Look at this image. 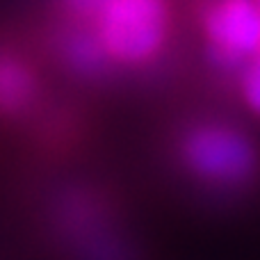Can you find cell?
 Wrapping results in <instances>:
<instances>
[{"label":"cell","instance_id":"5b68a950","mask_svg":"<svg viewBox=\"0 0 260 260\" xmlns=\"http://www.w3.org/2000/svg\"><path fill=\"white\" fill-rule=\"evenodd\" d=\"M35 82L32 76L16 59H0V108L18 110L30 101Z\"/></svg>","mask_w":260,"mask_h":260},{"label":"cell","instance_id":"8992f818","mask_svg":"<svg viewBox=\"0 0 260 260\" xmlns=\"http://www.w3.org/2000/svg\"><path fill=\"white\" fill-rule=\"evenodd\" d=\"M242 91H244L247 103L251 105V110H256L260 114V57L253 59V62L249 64V69L244 71Z\"/></svg>","mask_w":260,"mask_h":260},{"label":"cell","instance_id":"3957f363","mask_svg":"<svg viewBox=\"0 0 260 260\" xmlns=\"http://www.w3.org/2000/svg\"><path fill=\"white\" fill-rule=\"evenodd\" d=\"M206 30L217 59L235 67L260 50V5L247 0L212 5L206 16Z\"/></svg>","mask_w":260,"mask_h":260},{"label":"cell","instance_id":"6da1fadb","mask_svg":"<svg viewBox=\"0 0 260 260\" xmlns=\"http://www.w3.org/2000/svg\"><path fill=\"white\" fill-rule=\"evenodd\" d=\"M169 27L167 7L157 0H112L99 5L94 30L112 59L137 64L160 50Z\"/></svg>","mask_w":260,"mask_h":260},{"label":"cell","instance_id":"7a4b0ae2","mask_svg":"<svg viewBox=\"0 0 260 260\" xmlns=\"http://www.w3.org/2000/svg\"><path fill=\"white\" fill-rule=\"evenodd\" d=\"M183 155L199 176L215 183H240L253 171L256 162L249 139L224 126H206L189 133Z\"/></svg>","mask_w":260,"mask_h":260},{"label":"cell","instance_id":"277c9868","mask_svg":"<svg viewBox=\"0 0 260 260\" xmlns=\"http://www.w3.org/2000/svg\"><path fill=\"white\" fill-rule=\"evenodd\" d=\"M108 57L110 55H108V50H105L101 37L96 35V30L73 32L67 39V59L76 71L87 73V76L99 73Z\"/></svg>","mask_w":260,"mask_h":260}]
</instances>
